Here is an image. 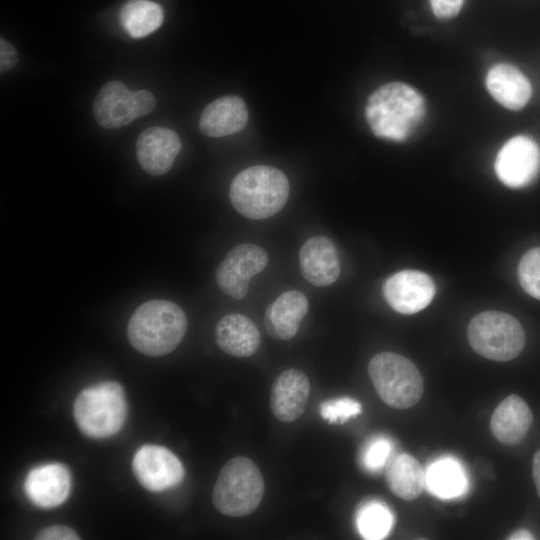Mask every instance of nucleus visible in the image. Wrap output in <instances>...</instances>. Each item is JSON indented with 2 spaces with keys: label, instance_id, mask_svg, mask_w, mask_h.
Instances as JSON below:
<instances>
[{
  "label": "nucleus",
  "instance_id": "nucleus-1",
  "mask_svg": "<svg viewBox=\"0 0 540 540\" xmlns=\"http://www.w3.org/2000/svg\"><path fill=\"white\" fill-rule=\"evenodd\" d=\"M425 111V100L418 90L402 82H392L369 96L365 116L376 137L403 142L420 126Z\"/></svg>",
  "mask_w": 540,
  "mask_h": 540
},
{
  "label": "nucleus",
  "instance_id": "nucleus-2",
  "mask_svg": "<svg viewBox=\"0 0 540 540\" xmlns=\"http://www.w3.org/2000/svg\"><path fill=\"white\" fill-rule=\"evenodd\" d=\"M187 330V317L174 302L153 299L141 304L127 325L130 344L140 353L158 357L172 352Z\"/></svg>",
  "mask_w": 540,
  "mask_h": 540
},
{
  "label": "nucleus",
  "instance_id": "nucleus-3",
  "mask_svg": "<svg viewBox=\"0 0 540 540\" xmlns=\"http://www.w3.org/2000/svg\"><path fill=\"white\" fill-rule=\"evenodd\" d=\"M285 174L267 165H255L239 172L233 179L229 198L233 207L249 219L262 220L278 213L289 196Z\"/></svg>",
  "mask_w": 540,
  "mask_h": 540
},
{
  "label": "nucleus",
  "instance_id": "nucleus-4",
  "mask_svg": "<svg viewBox=\"0 0 540 540\" xmlns=\"http://www.w3.org/2000/svg\"><path fill=\"white\" fill-rule=\"evenodd\" d=\"M73 412L84 435L94 439L113 436L121 430L127 418L124 389L115 381L87 387L77 396Z\"/></svg>",
  "mask_w": 540,
  "mask_h": 540
},
{
  "label": "nucleus",
  "instance_id": "nucleus-5",
  "mask_svg": "<svg viewBox=\"0 0 540 540\" xmlns=\"http://www.w3.org/2000/svg\"><path fill=\"white\" fill-rule=\"evenodd\" d=\"M265 490L258 466L249 458L237 456L221 469L212 492V501L223 515L243 517L260 505Z\"/></svg>",
  "mask_w": 540,
  "mask_h": 540
},
{
  "label": "nucleus",
  "instance_id": "nucleus-6",
  "mask_svg": "<svg viewBox=\"0 0 540 540\" xmlns=\"http://www.w3.org/2000/svg\"><path fill=\"white\" fill-rule=\"evenodd\" d=\"M368 374L381 400L396 409H408L423 395V378L408 358L393 352H380L368 364Z\"/></svg>",
  "mask_w": 540,
  "mask_h": 540
},
{
  "label": "nucleus",
  "instance_id": "nucleus-7",
  "mask_svg": "<svg viewBox=\"0 0 540 540\" xmlns=\"http://www.w3.org/2000/svg\"><path fill=\"white\" fill-rule=\"evenodd\" d=\"M467 337L477 354L499 362L516 358L526 342L520 322L501 311H484L474 316L468 325Z\"/></svg>",
  "mask_w": 540,
  "mask_h": 540
},
{
  "label": "nucleus",
  "instance_id": "nucleus-8",
  "mask_svg": "<svg viewBox=\"0 0 540 540\" xmlns=\"http://www.w3.org/2000/svg\"><path fill=\"white\" fill-rule=\"evenodd\" d=\"M498 179L507 187L523 188L540 173V146L531 137L517 135L499 150L494 162Z\"/></svg>",
  "mask_w": 540,
  "mask_h": 540
},
{
  "label": "nucleus",
  "instance_id": "nucleus-9",
  "mask_svg": "<svg viewBox=\"0 0 540 540\" xmlns=\"http://www.w3.org/2000/svg\"><path fill=\"white\" fill-rule=\"evenodd\" d=\"M268 263V254L260 246L244 243L232 248L216 270L220 290L233 299L244 298L250 279L262 272Z\"/></svg>",
  "mask_w": 540,
  "mask_h": 540
},
{
  "label": "nucleus",
  "instance_id": "nucleus-10",
  "mask_svg": "<svg viewBox=\"0 0 540 540\" xmlns=\"http://www.w3.org/2000/svg\"><path fill=\"white\" fill-rule=\"evenodd\" d=\"M132 469L138 482L147 490L161 492L179 485L184 467L168 448L148 444L134 454Z\"/></svg>",
  "mask_w": 540,
  "mask_h": 540
},
{
  "label": "nucleus",
  "instance_id": "nucleus-11",
  "mask_svg": "<svg viewBox=\"0 0 540 540\" xmlns=\"http://www.w3.org/2000/svg\"><path fill=\"white\" fill-rule=\"evenodd\" d=\"M382 291L386 302L393 310L411 315L431 303L436 286L432 278L424 272L402 270L386 279Z\"/></svg>",
  "mask_w": 540,
  "mask_h": 540
},
{
  "label": "nucleus",
  "instance_id": "nucleus-12",
  "mask_svg": "<svg viewBox=\"0 0 540 540\" xmlns=\"http://www.w3.org/2000/svg\"><path fill=\"white\" fill-rule=\"evenodd\" d=\"M70 489V472L66 466L59 463L33 468L24 482V491L29 501L43 509L61 505L68 498Z\"/></svg>",
  "mask_w": 540,
  "mask_h": 540
},
{
  "label": "nucleus",
  "instance_id": "nucleus-13",
  "mask_svg": "<svg viewBox=\"0 0 540 540\" xmlns=\"http://www.w3.org/2000/svg\"><path fill=\"white\" fill-rule=\"evenodd\" d=\"M310 396V381L301 370L290 368L274 380L270 392V408L281 422L297 420L305 411Z\"/></svg>",
  "mask_w": 540,
  "mask_h": 540
},
{
  "label": "nucleus",
  "instance_id": "nucleus-14",
  "mask_svg": "<svg viewBox=\"0 0 540 540\" xmlns=\"http://www.w3.org/2000/svg\"><path fill=\"white\" fill-rule=\"evenodd\" d=\"M181 149L176 132L169 128L154 126L140 133L136 142V154L140 166L149 174L167 173Z\"/></svg>",
  "mask_w": 540,
  "mask_h": 540
},
{
  "label": "nucleus",
  "instance_id": "nucleus-15",
  "mask_svg": "<svg viewBox=\"0 0 540 540\" xmlns=\"http://www.w3.org/2000/svg\"><path fill=\"white\" fill-rule=\"evenodd\" d=\"M299 265L302 276L317 287L333 284L340 274L337 249L326 236L311 237L302 245Z\"/></svg>",
  "mask_w": 540,
  "mask_h": 540
},
{
  "label": "nucleus",
  "instance_id": "nucleus-16",
  "mask_svg": "<svg viewBox=\"0 0 540 540\" xmlns=\"http://www.w3.org/2000/svg\"><path fill=\"white\" fill-rule=\"evenodd\" d=\"M93 114L97 123L105 129H115L139 118L135 91L120 81L103 85L93 102Z\"/></svg>",
  "mask_w": 540,
  "mask_h": 540
},
{
  "label": "nucleus",
  "instance_id": "nucleus-17",
  "mask_svg": "<svg viewBox=\"0 0 540 540\" xmlns=\"http://www.w3.org/2000/svg\"><path fill=\"white\" fill-rule=\"evenodd\" d=\"M485 85L500 105L513 111L524 108L532 95L529 79L509 63L492 66L486 74Z\"/></svg>",
  "mask_w": 540,
  "mask_h": 540
},
{
  "label": "nucleus",
  "instance_id": "nucleus-18",
  "mask_svg": "<svg viewBox=\"0 0 540 540\" xmlns=\"http://www.w3.org/2000/svg\"><path fill=\"white\" fill-rule=\"evenodd\" d=\"M248 110L242 98L235 95L220 97L209 103L199 120L200 131L209 137H223L245 128Z\"/></svg>",
  "mask_w": 540,
  "mask_h": 540
},
{
  "label": "nucleus",
  "instance_id": "nucleus-19",
  "mask_svg": "<svg viewBox=\"0 0 540 540\" xmlns=\"http://www.w3.org/2000/svg\"><path fill=\"white\" fill-rule=\"evenodd\" d=\"M308 307V300L301 292L290 290L282 293L266 308L264 324L267 333L277 340L292 339Z\"/></svg>",
  "mask_w": 540,
  "mask_h": 540
},
{
  "label": "nucleus",
  "instance_id": "nucleus-20",
  "mask_svg": "<svg viewBox=\"0 0 540 540\" xmlns=\"http://www.w3.org/2000/svg\"><path fill=\"white\" fill-rule=\"evenodd\" d=\"M533 422L528 404L518 395L511 394L495 408L490 429L493 436L504 445H516L527 435Z\"/></svg>",
  "mask_w": 540,
  "mask_h": 540
},
{
  "label": "nucleus",
  "instance_id": "nucleus-21",
  "mask_svg": "<svg viewBox=\"0 0 540 540\" xmlns=\"http://www.w3.org/2000/svg\"><path fill=\"white\" fill-rule=\"evenodd\" d=\"M218 347L234 357H249L260 345V332L246 316L231 313L222 317L215 329Z\"/></svg>",
  "mask_w": 540,
  "mask_h": 540
},
{
  "label": "nucleus",
  "instance_id": "nucleus-22",
  "mask_svg": "<svg viewBox=\"0 0 540 540\" xmlns=\"http://www.w3.org/2000/svg\"><path fill=\"white\" fill-rule=\"evenodd\" d=\"M385 479L394 495L412 501L423 492L426 474L417 459L410 454L401 453L388 460L385 465Z\"/></svg>",
  "mask_w": 540,
  "mask_h": 540
},
{
  "label": "nucleus",
  "instance_id": "nucleus-23",
  "mask_svg": "<svg viewBox=\"0 0 540 540\" xmlns=\"http://www.w3.org/2000/svg\"><path fill=\"white\" fill-rule=\"evenodd\" d=\"M163 18L161 6L150 0H130L120 12V22L133 38L149 35L159 28Z\"/></svg>",
  "mask_w": 540,
  "mask_h": 540
},
{
  "label": "nucleus",
  "instance_id": "nucleus-24",
  "mask_svg": "<svg viewBox=\"0 0 540 540\" xmlns=\"http://www.w3.org/2000/svg\"><path fill=\"white\" fill-rule=\"evenodd\" d=\"M426 482L430 491L442 498L462 494L467 484L462 467L450 458L434 462L426 473Z\"/></svg>",
  "mask_w": 540,
  "mask_h": 540
},
{
  "label": "nucleus",
  "instance_id": "nucleus-25",
  "mask_svg": "<svg viewBox=\"0 0 540 540\" xmlns=\"http://www.w3.org/2000/svg\"><path fill=\"white\" fill-rule=\"evenodd\" d=\"M393 515L390 510L377 501L367 502L357 513V527L365 539H383L392 527Z\"/></svg>",
  "mask_w": 540,
  "mask_h": 540
},
{
  "label": "nucleus",
  "instance_id": "nucleus-26",
  "mask_svg": "<svg viewBox=\"0 0 540 540\" xmlns=\"http://www.w3.org/2000/svg\"><path fill=\"white\" fill-rule=\"evenodd\" d=\"M518 278L523 290L540 300V247L532 248L522 256Z\"/></svg>",
  "mask_w": 540,
  "mask_h": 540
},
{
  "label": "nucleus",
  "instance_id": "nucleus-27",
  "mask_svg": "<svg viewBox=\"0 0 540 540\" xmlns=\"http://www.w3.org/2000/svg\"><path fill=\"white\" fill-rule=\"evenodd\" d=\"M362 412L361 404L349 397L324 401L320 405L321 417L331 424H342Z\"/></svg>",
  "mask_w": 540,
  "mask_h": 540
},
{
  "label": "nucleus",
  "instance_id": "nucleus-28",
  "mask_svg": "<svg viewBox=\"0 0 540 540\" xmlns=\"http://www.w3.org/2000/svg\"><path fill=\"white\" fill-rule=\"evenodd\" d=\"M391 451L392 445L388 439L375 438L364 448L361 462L368 471H378L387 464Z\"/></svg>",
  "mask_w": 540,
  "mask_h": 540
},
{
  "label": "nucleus",
  "instance_id": "nucleus-29",
  "mask_svg": "<svg viewBox=\"0 0 540 540\" xmlns=\"http://www.w3.org/2000/svg\"><path fill=\"white\" fill-rule=\"evenodd\" d=\"M434 15L442 20H450L461 11L464 0H429Z\"/></svg>",
  "mask_w": 540,
  "mask_h": 540
},
{
  "label": "nucleus",
  "instance_id": "nucleus-30",
  "mask_svg": "<svg viewBox=\"0 0 540 540\" xmlns=\"http://www.w3.org/2000/svg\"><path fill=\"white\" fill-rule=\"evenodd\" d=\"M37 540H78L80 537L70 527L53 525L39 531L35 536Z\"/></svg>",
  "mask_w": 540,
  "mask_h": 540
},
{
  "label": "nucleus",
  "instance_id": "nucleus-31",
  "mask_svg": "<svg viewBox=\"0 0 540 540\" xmlns=\"http://www.w3.org/2000/svg\"><path fill=\"white\" fill-rule=\"evenodd\" d=\"M18 62L16 49L6 39H0V71L1 73L12 69Z\"/></svg>",
  "mask_w": 540,
  "mask_h": 540
},
{
  "label": "nucleus",
  "instance_id": "nucleus-32",
  "mask_svg": "<svg viewBox=\"0 0 540 540\" xmlns=\"http://www.w3.org/2000/svg\"><path fill=\"white\" fill-rule=\"evenodd\" d=\"M532 475L538 496L540 497V450H538L533 456Z\"/></svg>",
  "mask_w": 540,
  "mask_h": 540
},
{
  "label": "nucleus",
  "instance_id": "nucleus-33",
  "mask_svg": "<svg viewBox=\"0 0 540 540\" xmlns=\"http://www.w3.org/2000/svg\"><path fill=\"white\" fill-rule=\"evenodd\" d=\"M507 539L510 540H531L534 539L533 534L526 529H518L511 533Z\"/></svg>",
  "mask_w": 540,
  "mask_h": 540
}]
</instances>
